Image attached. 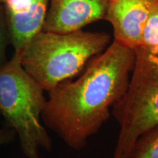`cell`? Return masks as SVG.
Returning a JSON list of instances; mask_svg holds the SVG:
<instances>
[{
  "label": "cell",
  "instance_id": "obj_1",
  "mask_svg": "<svg viewBox=\"0 0 158 158\" xmlns=\"http://www.w3.org/2000/svg\"><path fill=\"white\" fill-rule=\"evenodd\" d=\"M135 59L133 48L114 40L88 63L79 78L48 92L41 114L45 125L71 149H84L125 93Z\"/></svg>",
  "mask_w": 158,
  "mask_h": 158
},
{
  "label": "cell",
  "instance_id": "obj_2",
  "mask_svg": "<svg viewBox=\"0 0 158 158\" xmlns=\"http://www.w3.org/2000/svg\"><path fill=\"white\" fill-rule=\"evenodd\" d=\"M110 43L111 37L104 31L81 29L55 33L42 30L23 48L21 64L40 87L49 92L82 73Z\"/></svg>",
  "mask_w": 158,
  "mask_h": 158
},
{
  "label": "cell",
  "instance_id": "obj_3",
  "mask_svg": "<svg viewBox=\"0 0 158 158\" xmlns=\"http://www.w3.org/2000/svg\"><path fill=\"white\" fill-rule=\"evenodd\" d=\"M22 51H14L0 67V115L5 125L15 130L22 153L39 158V149H52V141L41 122L46 103L44 90L26 72L21 64Z\"/></svg>",
  "mask_w": 158,
  "mask_h": 158
},
{
  "label": "cell",
  "instance_id": "obj_4",
  "mask_svg": "<svg viewBox=\"0 0 158 158\" xmlns=\"http://www.w3.org/2000/svg\"><path fill=\"white\" fill-rule=\"evenodd\" d=\"M134 51L127 90L111 109L120 127L112 158H131L138 138L158 126V54L141 47Z\"/></svg>",
  "mask_w": 158,
  "mask_h": 158
},
{
  "label": "cell",
  "instance_id": "obj_5",
  "mask_svg": "<svg viewBox=\"0 0 158 158\" xmlns=\"http://www.w3.org/2000/svg\"><path fill=\"white\" fill-rule=\"evenodd\" d=\"M110 0H51L43 30L68 33L105 19Z\"/></svg>",
  "mask_w": 158,
  "mask_h": 158
},
{
  "label": "cell",
  "instance_id": "obj_6",
  "mask_svg": "<svg viewBox=\"0 0 158 158\" xmlns=\"http://www.w3.org/2000/svg\"><path fill=\"white\" fill-rule=\"evenodd\" d=\"M158 0H110L105 20L111 25L114 40L133 50L140 45L152 8Z\"/></svg>",
  "mask_w": 158,
  "mask_h": 158
},
{
  "label": "cell",
  "instance_id": "obj_7",
  "mask_svg": "<svg viewBox=\"0 0 158 158\" xmlns=\"http://www.w3.org/2000/svg\"><path fill=\"white\" fill-rule=\"evenodd\" d=\"M51 0H6L3 3L10 45L22 51L43 30Z\"/></svg>",
  "mask_w": 158,
  "mask_h": 158
},
{
  "label": "cell",
  "instance_id": "obj_8",
  "mask_svg": "<svg viewBox=\"0 0 158 158\" xmlns=\"http://www.w3.org/2000/svg\"><path fill=\"white\" fill-rule=\"evenodd\" d=\"M138 47L158 54V1L151 10L143 27L141 43Z\"/></svg>",
  "mask_w": 158,
  "mask_h": 158
},
{
  "label": "cell",
  "instance_id": "obj_9",
  "mask_svg": "<svg viewBox=\"0 0 158 158\" xmlns=\"http://www.w3.org/2000/svg\"><path fill=\"white\" fill-rule=\"evenodd\" d=\"M131 158H158V126L138 138Z\"/></svg>",
  "mask_w": 158,
  "mask_h": 158
},
{
  "label": "cell",
  "instance_id": "obj_10",
  "mask_svg": "<svg viewBox=\"0 0 158 158\" xmlns=\"http://www.w3.org/2000/svg\"><path fill=\"white\" fill-rule=\"evenodd\" d=\"M10 45V40L6 20L5 9L2 3L0 2V67L7 62V50Z\"/></svg>",
  "mask_w": 158,
  "mask_h": 158
},
{
  "label": "cell",
  "instance_id": "obj_11",
  "mask_svg": "<svg viewBox=\"0 0 158 158\" xmlns=\"http://www.w3.org/2000/svg\"><path fill=\"white\" fill-rule=\"evenodd\" d=\"M16 133L12 128L4 125L0 127V148L9 145L15 140Z\"/></svg>",
  "mask_w": 158,
  "mask_h": 158
},
{
  "label": "cell",
  "instance_id": "obj_12",
  "mask_svg": "<svg viewBox=\"0 0 158 158\" xmlns=\"http://www.w3.org/2000/svg\"><path fill=\"white\" fill-rule=\"evenodd\" d=\"M6 1V0H0V2H1V3H4V2H5Z\"/></svg>",
  "mask_w": 158,
  "mask_h": 158
},
{
  "label": "cell",
  "instance_id": "obj_13",
  "mask_svg": "<svg viewBox=\"0 0 158 158\" xmlns=\"http://www.w3.org/2000/svg\"><path fill=\"white\" fill-rule=\"evenodd\" d=\"M0 117H1V115H0Z\"/></svg>",
  "mask_w": 158,
  "mask_h": 158
}]
</instances>
